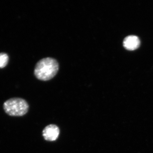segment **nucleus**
<instances>
[{
  "label": "nucleus",
  "mask_w": 153,
  "mask_h": 153,
  "mask_svg": "<svg viewBox=\"0 0 153 153\" xmlns=\"http://www.w3.org/2000/svg\"><path fill=\"white\" fill-rule=\"evenodd\" d=\"M60 133L59 128L55 125H49L44 129L43 136L46 140L54 141L58 138Z\"/></svg>",
  "instance_id": "obj_3"
},
{
  "label": "nucleus",
  "mask_w": 153,
  "mask_h": 153,
  "mask_svg": "<svg viewBox=\"0 0 153 153\" xmlns=\"http://www.w3.org/2000/svg\"><path fill=\"white\" fill-rule=\"evenodd\" d=\"M5 112L10 116L20 117L27 113L29 106L23 99L12 98L8 100L3 105Z\"/></svg>",
  "instance_id": "obj_2"
},
{
  "label": "nucleus",
  "mask_w": 153,
  "mask_h": 153,
  "mask_svg": "<svg viewBox=\"0 0 153 153\" xmlns=\"http://www.w3.org/2000/svg\"><path fill=\"white\" fill-rule=\"evenodd\" d=\"M9 59L7 54L5 53H0V68H4L7 66Z\"/></svg>",
  "instance_id": "obj_5"
},
{
  "label": "nucleus",
  "mask_w": 153,
  "mask_h": 153,
  "mask_svg": "<svg viewBox=\"0 0 153 153\" xmlns=\"http://www.w3.org/2000/svg\"><path fill=\"white\" fill-rule=\"evenodd\" d=\"M123 44L124 47L127 50H135L139 47L140 39L136 36H128L125 38Z\"/></svg>",
  "instance_id": "obj_4"
},
{
  "label": "nucleus",
  "mask_w": 153,
  "mask_h": 153,
  "mask_svg": "<svg viewBox=\"0 0 153 153\" xmlns=\"http://www.w3.org/2000/svg\"><path fill=\"white\" fill-rule=\"evenodd\" d=\"M59 65L57 60L51 57L43 58L36 64L34 70L35 76L40 80L47 81L57 74Z\"/></svg>",
  "instance_id": "obj_1"
}]
</instances>
